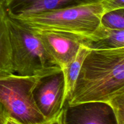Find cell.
<instances>
[{
  "instance_id": "cell-1",
  "label": "cell",
  "mask_w": 124,
  "mask_h": 124,
  "mask_svg": "<svg viewBox=\"0 0 124 124\" xmlns=\"http://www.w3.org/2000/svg\"><path fill=\"white\" fill-rule=\"evenodd\" d=\"M121 95H124V48L91 50L66 103L108 104Z\"/></svg>"
},
{
  "instance_id": "cell-2",
  "label": "cell",
  "mask_w": 124,
  "mask_h": 124,
  "mask_svg": "<svg viewBox=\"0 0 124 124\" xmlns=\"http://www.w3.org/2000/svg\"><path fill=\"white\" fill-rule=\"evenodd\" d=\"M103 14L100 2L12 16L32 30L68 33L90 39L100 27Z\"/></svg>"
},
{
  "instance_id": "cell-3",
  "label": "cell",
  "mask_w": 124,
  "mask_h": 124,
  "mask_svg": "<svg viewBox=\"0 0 124 124\" xmlns=\"http://www.w3.org/2000/svg\"><path fill=\"white\" fill-rule=\"evenodd\" d=\"M13 71L20 76L43 77L61 71L33 30L8 13Z\"/></svg>"
},
{
  "instance_id": "cell-4",
  "label": "cell",
  "mask_w": 124,
  "mask_h": 124,
  "mask_svg": "<svg viewBox=\"0 0 124 124\" xmlns=\"http://www.w3.org/2000/svg\"><path fill=\"white\" fill-rule=\"evenodd\" d=\"M41 76L0 75V102L10 117L21 124H42L46 122L38 108L33 92Z\"/></svg>"
},
{
  "instance_id": "cell-5",
  "label": "cell",
  "mask_w": 124,
  "mask_h": 124,
  "mask_svg": "<svg viewBox=\"0 0 124 124\" xmlns=\"http://www.w3.org/2000/svg\"><path fill=\"white\" fill-rule=\"evenodd\" d=\"M64 88L62 70L42 78L35 88V102L47 121L58 116L65 105Z\"/></svg>"
},
{
  "instance_id": "cell-6",
  "label": "cell",
  "mask_w": 124,
  "mask_h": 124,
  "mask_svg": "<svg viewBox=\"0 0 124 124\" xmlns=\"http://www.w3.org/2000/svg\"><path fill=\"white\" fill-rule=\"evenodd\" d=\"M33 31L61 70L73 60L78 52L83 39L82 37L68 33Z\"/></svg>"
},
{
  "instance_id": "cell-7",
  "label": "cell",
  "mask_w": 124,
  "mask_h": 124,
  "mask_svg": "<svg viewBox=\"0 0 124 124\" xmlns=\"http://www.w3.org/2000/svg\"><path fill=\"white\" fill-rule=\"evenodd\" d=\"M63 124H118L111 107L92 102L63 107Z\"/></svg>"
},
{
  "instance_id": "cell-8",
  "label": "cell",
  "mask_w": 124,
  "mask_h": 124,
  "mask_svg": "<svg viewBox=\"0 0 124 124\" xmlns=\"http://www.w3.org/2000/svg\"><path fill=\"white\" fill-rule=\"evenodd\" d=\"M102 0H6L8 14L13 16L51 10L100 3Z\"/></svg>"
},
{
  "instance_id": "cell-9",
  "label": "cell",
  "mask_w": 124,
  "mask_h": 124,
  "mask_svg": "<svg viewBox=\"0 0 124 124\" xmlns=\"http://www.w3.org/2000/svg\"><path fill=\"white\" fill-rule=\"evenodd\" d=\"M81 45L90 50L124 48V30H111L101 25L92 38L82 39Z\"/></svg>"
},
{
  "instance_id": "cell-10",
  "label": "cell",
  "mask_w": 124,
  "mask_h": 124,
  "mask_svg": "<svg viewBox=\"0 0 124 124\" xmlns=\"http://www.w3.org/2000/svg\"><path fill=\"white\" fill-rule=\"evenodd\" d=\"M15 73L11 62V46L6 0H0V75Z\"/></svg>"
},
{
  "instance_id": "cell-11",
  "label": "cell",
  "mask_w": 124,
  "mask_h": 124,
  "mask_svg": "<svg viewBox=\"0 0 124 124\" xmlns=\"http://www.w3.org/2000/svg\"><path fill=\"white\" fill-rule=\"evenodd\" d=\"M90 51V49L81 45L73 60L62 69L65 85L64 101L65 103L69 101L72 94L84 61Z\"/></svg>"
},
{
  "instance_id": "cell-12",
  "label": "cell",
  "mask_w": 124,
  "mask_h": 124,
  "mask_svg": "<svg viewBox=\"0 0 124 124\" xmlns=\"http://www.w3.org/2000/svg\"><path fill=\"white\" fill-rule=\"evenodd\" d=\"M101 25L111 30H124V8L103 14L101 19Z\"/></svg>"
},
{
  "instance_id": "cell-13",
  "label": "cell",
  "mask_w": 124,
  "mask_h": 124,
  "mask_svg": "<svg viewBox=\"0 0 124 124\" xmlns=\"http://www.w3.org/2000/svg\"><path fill=\"white\" fill-rule=\"evenodd\" d=\"M111 107L118 124H124V95L114 98L108 103Z\"/></svg>"
},
{
  "instance_id": "cell-14",
  "label": "cell",
  "mask_w": 124,
  "mask_h": 124,
  "mask_svg": "<svg viewBox=\"0 0 124 124\" xmlns=\"http://www.w3.org/2000/svg\"><path fill=\"white\" fill-rule=\"evenodd\" d=\"M101 4L104 14L115 10L124 8V0H102Z\"/></svg>"
},
{
  "instance_id": "cell-15",
  "label": "cell",
  "mask_w": 124,
  "mask_h": 124,
  "mask_svg": "<svg viewBox=\"0 0 124 124\" xmlns=\"http://www.w3.org/2000/svg\"><path fill=\"white\" fill-rule=\"evenodd\" d=\"M10 117L9 111L0 102V124H6Z\"/></svg>"
},
{
  "instance_id": "cell-16",
  "label": "cell",
  "mask_w": 124,
  "mask_h": 124,
  "mask_svg": "<svg viewBox=\"0 0 124 124\" xmlns=\"http://www.w3.org/2000/svg\"><path fill=\"white\" fill-rule=\"evenodd\" d=\"M62 114H63V108L59 115L52 119L47 121L42 124H63L62 121Z\"/></svg>"
},
{
  "instance_id": "cell-17",
  "label": "cell",
  "mask_w": 124,
  "mask_h": 124,
  "mask_svg": "<svg viewBox=\"0 0 124 124\" xmlns=\"http://www.w3.org/2000/svg\"><path fill=\"white\" fill-rule=\"evenodd\" d=\"M6 124H21L19 123V122H18V121H16V120H15L14 119H13V118H12V117H10L9 118H8V121H7Z\"/></svg>"
}]
</instances>
